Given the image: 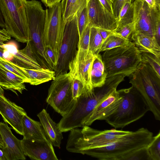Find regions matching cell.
I'll use <instances>...</instances> for the list:
<instances>
[{
	"label": "cell",
	"instance_id": "4",
	"mask_svg": "<svg viewBox=\"0 0 160 160\" xmlns=\"http://www.w3.org/2000/svg\"><path fill=\"white\" fill-rule=\"evenodd\" d=\"M122 102L117 109L105 120L115 129L123 128L142 117L149 107L144 98L132 86L118 90Z\"/></svg>",
	"mask_w": 160,
	"mask_h": 160
},
{
	"label": "cell",
	"instance_id": "36",
	"mask_svg": "<svg viewBox=\"0 0 160 160\" xmlns=\"http://www.w3.org/2000/svg\"><path fill=\"white\" fill-rule=\"evenodd\" d=\"M135 26V23L132 22L117 28L113 31L117 34L126 39H128L131 34L133 32Z\"/></svg>",
	"mask_w": 160,
	"mask_h": 160
},
{
	"label": "cell",
	"instance_id": "43",
	"mask_svg": "<svg viewBox=\"0 0 160 160\" xmlns=\"http://www.w3.org/2000/svg\"><path fill=\"white\" fill-rule=\"evenodd\" d=\"M62 0H42V2L46 7H51L56 4L60 2Z\"/></svg>",
	"mask_w": 160,
	"mask_h": 160
},
{
	"label": "cell",
	"instance_id": "50",
	"mask_svg": "<svg viewBox=\"0 0 160 160\" xmlns=\"http://www.w3.org/2000/svg\"><path fill=\"white\" fill-rule=\"evenodd\" d=\"M111 0V1H112V0Z\"/></svg>",
	"mask_w": 160,
	"mask_h": 160
},
{
	"label": "cell",
	"instance_id": "44",
	"mask_svg": "<svg viewBox=\"0 0 160 160\" xmlns=\"http://www.w3.org/2000/svg\"><path fill=\"white\" fill-rule=\"evenodd\" d=\"M149 6L152 8L157 7L156 0H144Z\"/></svg>",
	"mask_w": 160,
	"mask_h": 160
},
{
	"label": "cell",
	"instance_id": "21",
	"mask_svg": "<svg viewBox=\"0 0 160 160\" xmlns=\"http://www.w3.org/2000/svg\"><path fill=\"white\" fill-rule=\"evenodd\" d=\"M131 38L140 52L151 53L160 58V44L155 37L133 32Z\"/></svg>",
	"mask_w": 160,
	"mask_h": 160
},
{
	"label": "cell",
	"instance_id": "12",
	"mask_svg": "<svg viewBox=\"0 0 160 160\" xmlns=\"http://www.w3.org/2000/svg\"><path fill=\"white\" fill-rule=\"evenodd\" d=\"M133 7V32L155 37V27L160 20V9L150 7L144 0H135Z\"/></svg>",
	"mask_w": 160,
	"mask_h": 160
},
{
	"label": "cell",
	"instance_id": "24",
	"mask_svg": "<svg viewBox=\"0 0 160 160\" xmlns=\"http://www.w3.org/2000/svg\"><path fill=\"white\" fill-rule=\"evenodd\" d=\"M16 65L25 73L29 80V83L32 85H38L53 80L55 77V72L50 69H27Z\"/></svg>",
	"mask_w": 160,
	"mask_h": 160
},
{
	"label": "cell",
	"instance_id": "15",
	"mask_svg": "<svg viewBox=\"0 0 160 160\" xmlns=\"http://www.w3.org/2000/svg\"><path fill=\"white\" fill-rule=\"evenodd\" d=\"M0 86V114L4 122L11 126L18 133L23 135L22 120L27 113L24 109L7 98Z\"/></svg>",
	"mask_w": 160,
	"mask_h": 160
},
{
	"label": "cell",
	"instance_id": "5",
	"mask_svg": "<svg viewBox=\"0 0 160 160\" xmlns=\"http://www.w3.org/2000/svg\"><path fill=\"white\" fill-rule=\"evenodd\" d=\"M102 56L107 78L118 74L130 76L141 62V52L133 42L104 51Z\"/></svg>",
	"mask_w": 160,
	"mask_h": 160
},
{
	"label": "cell",
	"instance_id": "40",
	"mask_svg": "<svg viewBox=\"0 0 160 160\" xmlns=\"http://www.w3.org/2000/svg\"><path fill=\"white\" fill-rule=\"evenodd\" d=\"M11 36L6 29H0V47L4 44L5 41L10 39Z\"/></svg>",
	"mask_w": 160,
	"mask_h": 160
},
{
	"label": "cell",
	"instance_id": "34",
	"mask_svg": "<svg viewBox=\"0 0 160 160\" xmlns=\"http://www.w3.org/2000/svg\"><path fill=\"white\" fill-rule=\"evenodd\" d=\"M0 65L22 78L24 83H29L25 74L11 61L0 58Z\"/></svg>",
	"mask_w": 160,
	"mask_h": 160
},
{
	"label": "cell",
	"instance_id": "20",
	"mask_svg": "<svg viewBox=\"0 0 160 160\" xmlns=\"http://www.w3.org/2000/svg\"><path fill=\"white\" fill-rule=\"evenodd\" d=\"M47 137L53 146L59 148L63 138L62 132L44 109L37 114Z\"/></svg>",
	"mask_w": 160,
	"mask_h": 160
},
{
	"label": "cell",
	"instance_id": "13",
	"mask_svg": "<svg viewBox=\"0 0 160 160\" xmlns=\"http://www.w3.org/2000/svg\"><path fill=\"white\" fill-rule=\"evenodd\" d=\"M23 49L18 50L14 42L4 44L1 48L4 49L3 56L6 59L15 65L27 69H41L38 58L33 52L30 41L27 42Z\"/></svg>",
	"mask_w": 160,
	"mask_h": 160
},
{
	"label": "cell",
	"instance_id": "6",
	"mask_svg": "<svg viewBox=\"0 0 160 160\" xmlns=\"http://www.w3.org/2000/svg\"><path fill=\"white\" fill-rule=\"evenodd\" d=\"M130 82L142 96L155 118L160 121V78L147 64L141 62Z\"/></svg>",
	"mask_w": 160,
	"mask_h": 160
},
{
	"label": "cell",
	"instance_id": "23",
	"mask_svg": "<svg viewBox=\"0 0 160 160\" xmlns=\"http://www.w3.org/2000/svg\"><path fill=\"white\" fill-rule=\"evenodd\" d=\"M23 80L0 65V86L3 89L11 91L17 95L26 90Z\"/></svg>",
	"mask_w": 160,
	"mask_h": 160
},
{
	"label": "cell",
	"instance_id": "7",
	"mask_svg": "<svg viewBox=\"0 0 160 160\" xmlns=\"http://www.w3.org/2000/svg\"><path fill=\"white\" fill-rule=\"evenodd\" d=\"M26 0H0V11L5 29L17 41H31L28 26L25 2Z\"/></svg>",
	"mask_w": 160,
	"mask_h": 160
},
{
	"label": "cell",
	"instance_id": "26",
	"mask_svg": "<svg viewBox=\"0 0 160 160\" xmlns=\"http://www.w3.org/2000/svg\"><path fill=\"white\" fill-rule=\"evenodd\" d=\"M106 78L107 74L102 56L99 54L95 55L91 71V80L92 87L94 88L102 86Z\"/></svg>",
	"mask_w": 160,
	"mask_h": 160
},
{
	"label": "cell",
	"instance_id": "42",
	"mask_svg": "<svg viewBox=\"0 0 160 160\" xmlns=\"http://www.w3.org/2000/svg\"><path fill=\"white\" fill-rule=\"evenodd\" d=\"M103 6L109 12L113 14L112 4L111 0H99Z\"/></svg>",
	"mask_w": 160,
	"mask_h": 160
},
{
	"label": "cell",
	"instance_id": "33",
	"mask_svg": "<svg viewBox=\"0 0 160 160\" xmlns=\"http://www.w3.org/2000/svg\"><path fill=\"white\" fill-rule=\"evenodd\" d=\"M118 160H151L147 147L139 148L120 157Z\"/></svg>",
	"mask_w": 160,
	"mask_h": 160
},
{
	"label": "cell",
	"instance_id": "49",
	"mask_svg": "<svg viewBox=\"0 0 160 160\" xmlns=\"http://www.w3.org/2000/svg\"><path fill=\"white\" fill-rule=\"evenodd\" d=\"M114 0H112V2H113V1Z\"/></svg>",
	"mask_w": 160,
	"mask_h": 160
},
{
	"label": "cell",
	"instance_id": "35",
	"mask_svg": "<svg viewBox=\"0 0 160 160\" xmlns=\"http://www.w3.org/2000/svg\"><path fill=\"white\" fill-rule=\"evenodd\" d=\"M77 26L79 38L81 36L84 30L89 23L87 7L84 8L77 15Z\"/></svg>",
	"mask_w": 160,
	"mask_h": 160
},
{
	"label": "cell",
	"instance_id": "1",
	"mask_svg": "<svg viewBox=\"0 0 160 160\" xmlns=\"http://www.w3.org/2000/svg\"><path fill=\"white\" fill-rule=\"evenodd\" d=\"M122 80L116 75L106 78L102 86L85 92L76 99L71 110L57 124L62 132L83 127L86 119L95 107L117 88Z\"/></svg>",
	"mask_w": 160,
	"mask_h": 160
},
{
	"label": "cell",
	"instance_id": "22",
	"mask_svg": "<svg viewBox=\"0 0 160 160\" xmlns=\"http://www.w3.org/2000/svg\"><path fill=\"white\" fill-rule=\"evenodd\" d=\"M22 122L23 138L39 140H49L40 122L32 119L26 114L23 116Z\"/></svg>",
	"mask_w": 160,
	"mask_h": 160
},
{
	"label": "cell",
	"instance_id": "39",
	"mask_svg": "<svg viewBox=\"0 0 160 160\" xmlns=\"http://www.w3.org/2000/svg\"><path fill=\"white\" fill-rule=\"evenodd\" d=\"M125 0H114L112 2L113 14L118 19L121 8Z\"/></svg>",
	"mask_w": 160,
	"mask_h": 160
},
{
	"label": "cell",
	"instance_id": "3",
	"mask_svg": "<svg viewBox=\"0 0 160 160\" xmlns=\"http://www.w3.org/2000/svg\"><path fill=\"white\" fill-rule=\"evenodd\" d=\"M70 131L66 149L69 152L80 154L86 150L108 145L132 132L116 129L100 130L88 126Z\"/></svg>",
	"mask_w": 160,
	"mask_h": 160
},
{
	"label": "cell",
	"instance_id": "16",
	"mask_svg": "<svg viewBox=\"0 0 160 160\" xmlns=\"http://www.w3.org/2000/svg\"><path fill=\"white\" fill-rule=\"evenodd\" d=\"M21 142L24 155L32 160H58L53 145L49 140H39L23 138Z\"/></svg>",
	"mask_w": 160,
	"mask_h": 160
},
{
	"label": "cell",
	"instance_id": "18",
	"mask_svg": "<svg viewBox=\"0 0 160 160\" xmlns=\"http://www.w3.org/2000/svg\"><path fill=\"white\" fill-rule=\"evenodd\" d=\"M122 99L118 90H114L95 107L85 121L83 126H89L97 120H105L117 109Z\"/></svg>",
	"mask_w": 160,
	"mask_h": 160
},
{
	"label": "cell",
	"instance_id": "19",
	"mask_svg": "<svg viewBox=\"0 0 160 160\" xmlns=\"http://www.w3.org/2000/svg\"><path fill=\"white\" fill-rule=\"evenodd\" d=\"M94 56L88 52L85 58L79 61L73 60L69 65V72L71 77L80 81L87 92L93 89L91 80V71Z\"/></svg>",
	"mask_w": 160,
	"mask_h": 160
},
{
	"label": "cell",
	"instance_id": "37",
	"mask_svg": "<svg viewBox=\"0 0 160 160\" xmlns=\"http://www.w3.org/2000/svg\"><path fill=\"white\" fill-rule=\"evenodd\" d=\"M72 96L76 100L82 94L87 92L83 83L76 78H72Z\"/></svg>",
	"mask_w": 160,
	"mask_h": 160
},
{
	"label": "cell",
	"instance_id": "8",
	"mask_svg": "<svg viewBox=\"0 0 160 160\" xmlns=\"http://www.w3.org/2000/svg\"><path fill=\"white\" fill-rule=\"evenodd\" d=\"M27 22L32 49L41 64L48 65L44 55L43 36L46 21V11L40 2L36 0L25 2Z\"/></svg>",
	"mask_w": 160,
	"mask_h": 160
},
{
	"label": "cell",
	"instance_id": "32",
	"mask_svg": "<svg viewBox=\"0 0 160 160\" xmlns=\"http://www.w3.org/2000/svg\"><path fill=\"white\" fill-rule=\"evenodd\" d=\"M151 160H160V131L147 147Z\"/></svg>",
	"mask_w": 160,
	"mask_h": 160
},
{
	"label": "cell",
	"instance_id": "41",
	"mask_svg": "<svg viewBox=\"0 0 160 160\" xmlns=\"http://www.w3.org/2000/svg\"><path fill=\"white\" fill-rule=\"evenodd\" d=\"M99 32L104 41L110 35L115 33L113 31L98 28Z\"/></svg>",
	"mask_w": 160,
	"mask_h": 160
},
{
	"label": "cell",
	"instance_id": "11",
	"mask_svg": "<svg viewBox=\"0 0 160 160\" xmlns=\"http://www.w3.org/2000/svg\"><path fill=\"white\" fill-rule=\"evenodd\" d=\"M79 40L77 16L76 15L65 25L58 62L54 70L55 77L68 72L69 63L76 55Z\"/></svg>",
	"mask_w": 160,
	"mask_h": 160
},
{
	"label": "cell",
	"instance_id": "14",
	"mask_svg": "<svg viewBox=\"0 0 160 160\" xmlns=\"http://www.w3.org/2000/svg\"><path fill=\"white\" fill-rule=\"evenodd\" d=\"M87 7L91 26L113 31L117 28L118 19L103 6L99 0H89Z\"/></svg>",
	"mask_w": 160,
	"mask_h": 160
},
{
	"label": "cell",
	"instance_id": "38",
	"mask_svg": "<svg viewBox=\"0 0 160 160\" xmlns=\"http://www.w3.org/2000/svg\"><path fill=\"white\" fill-rule=\"evenodd\" d=\"M44 55L46 63L50 69L54 70L57 64L54 53L52 48L49 46H45L44 50Z\"/></svg>",
	"mask_w": 160,
	"mask_h": 160
},
{
	"label": "cell",
	"instance_id": "47",
	"mask_svg": "<svg viewBox=\"0 0 160 160\" xmlns=\"http://www.w3.org/2000/svg\"><path fill=\"white\" fill-rule=\"evenodd\" d=\"M4 49L0 47V58H5L3 56Z\"/></svg>",
	"mask_w": 160,
	"mask_h": 160
},
{
	"label": "cell",
	"instance_id": "29",
	"mask_svg": "<svg viewBox=\"0 0 160 160\" xmlns=\"http://www.w3.org/2000/svg\"><path fill=\"white\" fill-rule=\"evenodd\" d=\"M103 42L98 28L91 26L88 52L94 55L98 54Z\"/></svg>",
	"mask_w": 160,
	"mask_h": 160
},
{
	"label": "cell",
	"instance_id": "28",
	"mask_svg": "<svg viewBox=\"0 0 160 160\" xmlns=\"http://www.w3.org/2000/svg\"><path fill=\"white\" fill-rule=\"evenodd\" d=\"M134 0H125L119 13L117 28L133 22V2Z\"/></svg>",
	"mask_w": 160,
	"mask_h": 160
},
{
	"label": "cell",
	"instance_id": "27",
	"mask_svg": "<svg viewBox=\"0 0 160 160\" xmlns=\"http://www.w3.org/2000/svg\"><path fill=\"white\" fill-rule=\"evenodd\" d=\"M90 28L89 23L79 38L77 53L73 59L75 60L79 61L84 59L88 54Z\"/></svg>",
	"mask_w": 160,
	"mask_h": 160
},
{
	"label": "cell",
	"instance_id": "48",
	"mask_svg": "<svg viewBox=\"0 0 160 160\" xmlns=\"http://www.w3.org/2000/svg\"><path fill=\"white\" fill-rule=\"evenodd\" d=\"M3 146V144L2 141V139L1 137L0 134V148H2Z\"/></svg>",
	"mask_w": 160,
	"mask_h": 160
},
{
	"label": "cell",
	"instance_id": "10",
	"mask_svg": "<svg viewBox=\"0 0 160 160\" xmlns=\"http://www.w3.org/2000/svg\"><path fill=\"white\" fill-rule=\"evenodd\" d=\"M45 11L43 44L44 47L49 46L52 48L57 63L66 25L62 18L61 2L48 7Z\"/></svg>",
	"mask_w": 160,
	"mask_h": 160
},
{
	"label": "cell",
	"instance_id": "25",
	"mask_svg": "<svg viewBox=\"0 0 160 160\" xmlns=\"http://www.w3.org/2000/svg\"><path fill=\"white\" fill-rule=\"evenodd\" d=\"M89 0H62V18L64 23L70 21L87 6Z\"/></svg>",
	"mask_w": 160,
	"mask_h": 160
},
{
	"label": "cell",
	"instance_id": "31",
	"mask_svg": "<svg viewBox=\"0 0 160 160\" xmlns=\"http://www.w3.org/2000/svg\"><path fill=\"white\" fill-rule=\"evenodd\" d=\"M141 62L149 66L160 78V58L151 53L141 52Z\"/></svg>",
	"mask_w": 160,
	"mask_h": 160
},
{
	"label": "cell",
	"instance_id": "30",
	"mask_svg": "<svg viewBox=\"0 0 160 160\" xmlns=\"http://www.w3.org/2000/svg\"><path fill=\"white\" fill-rule=\"evenodd\" d=\"M129 42V39L125 38L115 33L109 36L104 41L100 52L124 46Z\"/></svg>",
	"mask_w": 160,
	"mask_h": 160
},
{
	"label": "cell",
	"instance_id": "45",
	"mask_svg": "<svg viewBox=\"0 0 160 160\" xmlns=\"http://www.w3.org/2000/svg\"><path fill=\"white\" fill-rule=\"evenodd\" d=\"M0 27L5 29V22L0 11Z\"/></svg>",
	"mask_w": 160,
	"mask_h": 160
},
{
	"label": "cell",
	"instance_id": "9",
	"mask_svg": "<svg viewBox=\"0 0 160 160\" xmlns=\"http://www.w3.org/2000/svg\"><path fill=\"white\" fill-rule=\"evenodd\" d=\"M72 81L69 72L61 74L53 80L48 89L46 102L62 117L71 110L76 101L72 96Z\"/></svg>",
	"mask_w": 160,
	"mask_h": 160
},
{
	"label": "cell",
	"instance_id": "2",
	"mask_svg": "<svg viewBox=\"0 0 160 160\" xmlns=\"http://www.w3.org/2000/svg\"><path fill=\"white\" fill-rule=\"evenodd\" d=\"M153 136L152 132L146 128H142L132 131L110 144L86 150L81 154L100 160H118L126 154L147 147Z\"/></svg>",
	"mask_w": 160,
	"mask_h": 160
},
{
	"label": "cell",
	"instance_id": "46",
	"mask_svg": "<svg viewBox=\"0 0 160 160\" xmlns=\"http://www.w3.org/2000/svg\"><path fill=\"white\" fill-rule=\"evenodd\" d=\"M0 160H6L2 150L0 149Z\"/></svg>",
	"mask_w": 160,
	"mask_h": 160
},
{
	"label": "cell",
	"instance_id": "17",
	"mask_svg": "<svg viewBox=\"0 0 160 160\" xmlns=\"http://www.w3.org/2000/svg\"><path fill=\"white\" fill-rule=\"evenodd\" d=\"M0 134L3 144L2 149L6 160H25L21 140L13 135L7 123L0 122Z\"/></svg>",
	"mask_w": 160,
	"mask_h": 160
}]
</instances>
